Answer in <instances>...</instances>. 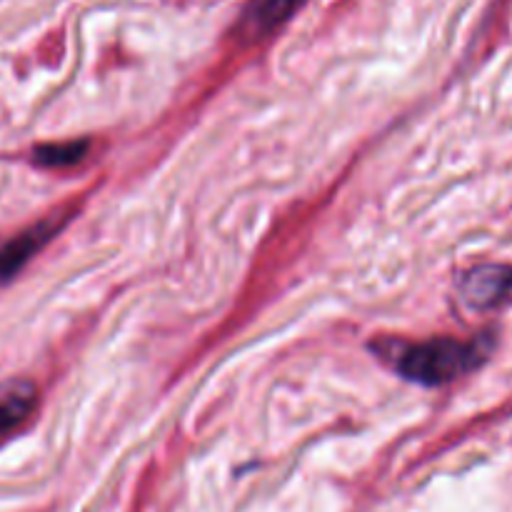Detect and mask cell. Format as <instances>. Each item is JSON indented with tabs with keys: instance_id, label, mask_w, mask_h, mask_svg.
<instances>
[{
	"instance_id": "1",
	"label": "cell",
	"mask_w": 512,
	"mask_h": 512,
	"mask_svg": "<svg viewBox=\"0 0 512 512\" xmlns=\"http://www.w3.org/2000/svg\"><path fill=\"white\" fill-rule=\"evenodd\" d=\"M493 340H455V338H435L428 343L410 345L400 350L395 358V368L403 378L420 385H445L460 375L473 373L488 358Z\"/></svg>"
},
{
	"instance_id": "2",
	"label": "cell",
	"mask_w": 512,
	"mask_h": 512,
	"mask_svg": "<svg viewBox=\"0 0 512 512\" xmlns=\"http://www.w3.org/2000/svg\"><path fill=\"white\" fill-rule=\"evenodd\" d=\"M463 300L475 310H493L512 305V268L510 265H480L460 280Z\"/></svg>"
},
{
	"instance_id": "3",
	"label": "cell",
	"mask_w": 512,
	"mask_h": 512,
	"mask_svg": "<svg viewBox=\"0 0 512 512\" xmlns=\"http://www.w3.org/2000/svg\"><path fill=\"white\" fill-rule=\"evenodd\" d=\"M38 403V393L30 380H10L0 388V443L13 435Z\"/></svg>"
},
{
	"instance_id": "4",
	"label": "cell",
	"mask_w": 512,
	"mask_h": 512,
	"mask_svg": "<svg viewBox=\"0 0 512 512\" xmlns=\"http://www.w3.org/2000/svg\"><path fill=\"white\" fill-rule=\"evenodd\" d=\"M55 230H58V223L50 220V223H40L38 228L18 235L13 243L5 245V248L0 250V280L13 278V275L18 273V270L23 268V265L28 263L50 238H53Z\"/></svg>"
},
{
	"instance_id": "5",
	"label": "cell",
	"mask_w": 512,
	"mask_h": 512,
	"mask_svg": "<svg viewBox=\"0 0 512 512\" xmlns=\"http://www.w3.org/2000/svg\"><path fill=\"white\" fill-rule=\"evenodd\" d=\"M300 5L303 0H253L248 15H245V25H248L250 35H265L283 25Z\"/></svg>"
},
{
	"instance_id": "6",
	"label": "cell",
	"mask_w": 512,
	"mask_h": 512,
	"mask_svg": "<svg viewBox=\"0 0 512 512\" xmlns=\"http://www.w3.org/2000/svg\"><path fill=\"white\" fill-rule=\"evenodd\" d=\"M85 143H58V145H43L35 150V160L45 168H65L78 160H83Z\"/></svg>"
}]
</instances>
